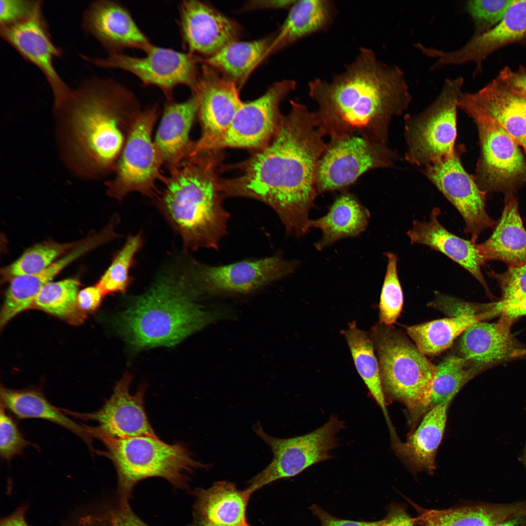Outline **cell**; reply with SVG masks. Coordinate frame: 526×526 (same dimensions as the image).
I'll list each match as a JSON object with an SVG mask.
<instances>
[{"label":"cell","instance_id":"obj_6","mask_svg":"<svg viewBox=\"0 0 526 526\" xmlns=\"http://www.w3.org/2000/svg\"><path fill=\"white\" fill-rule=\"evenodd\" d=\"M91 434L104 444L106 450L98 452L107 457L115 467L123 502L128 503L133 487L142 480L162 477L176 488H187L193 472L210 466L196 459L180 442L169 444L159 437L148 436L115 438L93 430Z\"/></svg>","mask_w":526,"mask_h":526},{"label":"cell","instance_id":"obj_58","mask_svg":"<svg viewBox=\"0 0 526 526\" xmlns=\"http://www.w3.org/2000/svg\"><path fill=\"white\" fill-rule=\"evenodd\" d=\"M193 526H226L220 525H215L211 523H208L204 521L198 520L195 524Z\"/></svg>","mask_w":526,"mask_h":526},{"label":"cell","instance_id":"obj_13","mask_svg":"<svg viewBox=\"0 0 526 526\" xmlns=\"http://www.w3.org/2000/svg\"><path fill=\"white\" fill-rule=\"evenodd\" d=\"M398 159L387 144L359 135L330 140L317 169V194L345 188L366 172L393 167Z\"/></svg>","mask_w":526,"mask_h":526},{"label":"cell","instance_id":"obj_31","mask_svg":"<svg viewBox=\"0 0 526 526\" xmlns=\"http://www.w3.org/2000/svg\"><path fill=\"white\" fill-rule=\"evenodd\" d=\"M478 247L485 262L499 260L508 267L526 263V230L514 199H507L491 235Z\"/></svg>","mask_w":526,"mask_h":526},{"label":"cell","instance_id":"obj_38","mask_svg":"<svg viewBox=\"0 0 526 526\" xmlns=\"http://www.w3.org/2000/svg\"><path fill=\"white\" fill-rule=\"evenodd\" d=\"M79 284L77 280L71 278L49 282L39 292L32 307L71 323H79L85 316L77 304Z\"/></svg>","mask_w":526,"mask_h":526},{"label":"cell","instance_id":"obj_48","mask_svg":"<svg viewBox=\"0 0 526 526\" xmlns=\"http://www.w3.org/2000/svg\"><path fill=\"white\" fill-rule=\"evenodd\" d=\"M434 303L451 317L476 315L495 309L494 307L487 311L482 310L485 305L473 304L444 295L437 296Z\"/></svg>","mask_w":526,"mask_h":526},{"label":"cell","instance_id":"obj_10","mask_svg":"<svg viewBox=\"0 0 526 526\" xmlns=\"http://www.w3.org/2000/svg\"><path fill=\"white\" fill-rule=\"evenodd\" d=\"M158 113L155 104L136 115L114 170L115 176L107 183L110 196L120 201L132 192L157 197L156 183L166 180L161 173L163 164L152 139Z\"/></svg>","mask_w":526,"mask_h":526},{"label":"cell","instance_id":"obj_26","mask_svg":"<svg viewBox=\"0 0 526 526\" xmlns=\"http://www.w3.org/2000/svg\"><path fill=\"white\" fill-rule=\"evenodd\" d=\"M466 106L489 113L522 147L526 154V120L513 92L497 76L475 93L462 92L458 108Z\"/></svg>","mask_w":526,"mask_h":526},{"label":"cell","instance_id":"obj_4","mask_svg":"<svg viewBox=\"0 0 526 526\" xmlns=\"http://www.w3.org/2000/svg\"><path fill=\"white\" fill-rule=\"evenodd\" d=\"M219 152L187 157L169 170L165 187L156 197L159 209L188 249H218L226 234L229 214L222 206L218 188Z\"/></svg>","mask_w":526,"mask_h":526},{"label":"cell","instance_id":"obj_40","mask_svg":"<svg viewBox=\"0 0 526 526\" xmlns=\"http://www.w3.org/2000/svg\"><path fill=\"white\" fill-rule=\"evenodd\" d=\"M143 243V239L140 234L128 237L124 245L116 254L112 263L96 284L104 296L126 292L131 282L130 270L135 255L141 248Z\"/></svg>","mask_w":526,"mask_h":526},{"label":"cell","instance_id":"obj_34","mask_svg":"<svg viewBox=\"0 0 526 526\" xmlns=\"http://www.w3.org/2000/svg\"><path fill=\"white\" fill-rule=\"evenodd\" d=\"M0 396V403L19 419H42L60 425L79 437L94 450L87 426L81 425L67 417L41 392L34 389L12 390L1 386Z\"/></svg>","mask_w":526,"mask_h":526},{"label":"cell","instance_id":"obj_2","mask_svg":"<svg viewBox=\"0 0 526 526\" xmlns=\"http://www.w3.org/2000/svg\"><path fill=\"white\" fill-rule=\"evenodd\" d=\"M308 94L317 103L319 126L331 140L359 135L387 144L391 121L412 96L403 71L361 47L354 60L331 80L315 78Z\"/></svg>","mask_w":526,"mask_h":526},{"label":"cell","instance_id":"obj_22","mask_svg":"<svg viewBox=\"0 0 526 526\" xmlns=\"http://www.w3.org/2000/svg\"><path fill=\"white\" fill-rule=\"evenodd\" d=\"M82 26L109 54L122 52L128 48L144 52L152 44L129 9L118 1L93 2L84 13Z\"/></svg>","mask_w":526,"mask_h":526},{"label":"cell","instance_id":"obj_43","mask_svg":"<svg viewBox=\"0 0 526 526\" xmlns=\"http://www.w3.org/2000/svg\"><path fill=\"white\" fill-rule=\"evenodd\" d=\"M72 526H149L131 510L128 503L89 508L75 517Z\"/></svg>","mask_w":526,"mask_h":526},{"label":"cell","instance_id":"obj_9","mask_svg":"<svg viewBox=\"0 0 526 526\" xmlns=\"http://www.w3.org/2000/svg\"><path fill=\"white\" fill-rule=\"evenodd\" d=\"M344 422L332 415L321 427L306 434L288 438L268 434L259 422L253 425L255 432L273 453L270 463L249 481L245 490L249 495L275 481L295 476L318 463L332 458L331 450L338 445V433Z\"/></svg>","mask_w":526,"mask_h":526},{"label":"cell","instance_id":"obj_19","mask_svg":"<svg viewBox=\"0 0 526 526\" xmlns=\"http://www.w3.org/2000/svg\"><path fill=\"white\" fill-rule=\"evenodd\" d=\"M178 9L177 24L185 52L206 58L237 40L238 25L206 2L185 0Z\"/></svg>","mask_w":526,"mask_h":526},{"label":"cell","instance_id":"obj_17","mask_svg":"<svg viewBox=\"0 0 526 526\" xmlns=\"http://www.w3.org/2000/svg\"><path fill=\"white\" fill-rule=\"evenodd\" d=\"M526 44V0H514L502 20L488 32L472 37L454 50L432 48L429 53L434 60L433 70L473 62V78L482 74L483 63L492 53L512 44Z\"/></svg>","mask_w":526,"mask_h":526},{"label":"cell","instance_id":"obj_42","mask_svg":"<svg viewBox=\"0 0 526 526\" xmlns=\"http://www.w3.org/2000/svg\"><path fill=\"white\" fill-rule=\"evenodd\" d=\"M387 263L379 303V321L390 326L400 315L403 295L397 272L398 258L392 252H386Z\"/></svg>","mask_w":526,"mask_h":526},{"label":"cell","instance_id":"obj_16","mask_svg":"<svg viewBox=\"0 0 526 526\" xmlns=\"http://www.w3.org/2000/svg\"><path fill=\"white\" fill-rule=\"evenodd\" d=\"M296 261L274 256L229 264H196L192 277L211 293L246 294L292 273Z\"/></svg>","mask_w":526,"mask_h":526},{"label":"cell","instance_id":"obj_29","mask_svg":"<svg viewBox=\"0 0 526 526\" xmlns=\"http://www.w3.org/2000/svg\"><path fill=\"white\" fill-rule=\"evenodd\" d=\"M449 405L439 404L430 409L407 441H400L394 446L413 469L429 473L435 470L436 455L445 432Z\"/></svg>","mask_w":526,"mask_h":526},{"label":"cell","instance_id":"obj_56","mask_svg":"<svg viewBox=\"0 0 526 526\" xmlns=\"http://www.w3.org/2000/svg\"><path fill=\"white\" fill-rule=\"evenodd\" d=\"M526 517L517 516L497 523L493 526H525L524 518Z\"/></svg>","mask_w":526,"mask_h":526},{"label":"cell","instance_id":"obj_49","mask_svg":"<svg viewBox=\"0 0 526 526\" xmlns=\"http://www.w3.org/2000/svg\"><path fill=\"white\" fill-rule=\"evenodd\" d=\"M497 77L505 83L513 92L526 99V68L520 66L513 70L506 66L499 73Z\"/></svg>","mask_w":526,"mask_h":526},{"label":"cell","instance_id":"obj_47","mask_svg":"<svg viewBox=\"0 0 526 526\" xmlns=\"http://www.w3.org/2000/svg\"><path fill=\"white\" fill-rule=\"evenodd\" d=\"M0 26L20 22L33 15L41 7L40 0H0Z\"/></svg>","mask_w":526,"mask_h":526},{"label":"cell","instance_id":"obj_41","mask_svg":"<svg viewBox=\"0 0 526 526\" xmlns=\"http://www.w3.org/2000/svg\"><path fill=\"white\" fill-rule=\"evenodd\" d=\"M71 244L43 242L26 250L3 270L5 276L11 279L18 276L37 273L49 266L58 256L71 248Z\"/></svg>","mask_w":526,"mask_h":526},{"label":"cell","instance_id":"obj_18","mask_svg":"<svg viewBox=\"0 0 526 526\" xmlns=\"http://www.w3.org/2000/svg\"><path fill=\"white\" fill-rule=\"evenodd\" d=\"M132 376L125 374L116 382L113 393L103 406L91 413L62 410L65 413L98 424L91 427L95 431L115 438L148 436L158 437L149 422L144 404L145 388L141 386L134 394L130 392Z\"/></svg>","mask_w":526,"mask_h":526},{"label":"cell","instance_id":"obj_36","mask_svg":"<svg viewBox=\"0 0 526 526\" xmlns=\"http://www.w3.org/2000/svg\"><path fill=\"white\" fill-rule=\"evenodd\" d=\"M343 334L350 348L357 371L370 394L381 408L389 429L393 428L381 379L378 359L370 334L359 329L355 322L349 324Z\"/></svg>","mask_w":526,"mask_h":526},{"label":"cell","instance_id":"obj_35","mask_svg":"<svg viewBox=\"0 0 526 526\" xmlns=\"http://www.w3.org/2000/svg\"><path fill=\"white\" fill-rule=\"evenodd\" d=\"M497 314L495 310L470 316L433 320L406 327L418 349L425 355H436L448 348L472 324Z\"/></svg>","mask_w":526,"mask_h":526},{"label":"cell","instance_id":"obj_51","mask_svg":"<svg viewBox=\"0 0 526 526\" xmlns=\"http://www.w3.org/2000/svg\"><path fill=\"white\" fill-rule=\"evenodd\" d=\"M314 515L319 520L321 526H380V521L376 522L355 521L335 517L316 505L311 507Z\"/></svg>","mask_w":526,"mask_h":526},{"label":"cell","instance_id":"obj_55","mask_svg":"<svg viewBox=\"0 0 526 526\" xmlns=\"http://www.w3.org/2000/svg\"><path fill=\"white\" fill-rule=\"evenodd\" d=\"M294 0H262L252 1L251 8H289L295 2Z\"/></svg>","mask_w":526,"mask_h":526},{"label":"cell","instance_id":"obj_3","mask_svg":"<svg viewBox=\"0 0 526 526\" xmlns=\"http://www.w3.org/2000/svg\"><path fill=\"white\" fill-rule=\"evenodd\" d=\"M135 94L110 78L93 77L56 111L65 121L71 158L81 172L114 171L134 120L141 110Z\"/></svg>","mask_w":526,"mask_h":526},{"label":"cell","instance_id":"obj_39","mask_svg":"<svg viewBox=\"0 0 526 526\" xmlns=\"http://www.w3.org/2000/svg\"><path fill=\"white\" fill-rule=\"evenodd\" d=\"M463 357L450 356L437 366L432 382L429 408L450 403L463 386L470 379L475 370L468 368Z\"/></svg>","mask_w":526,"mask_h":526},{"label":"cell","instance_id":"obj_59","mask_svg":"<svg viewBox=\"0 0 526 526\" xmlns=\"http://www.w3.org/2000/svg\"><path fill=\"white\" fill-rule=\"evenodd\" d=\"M523 459L524 463L525 464V465H526V447H525V450H524V452Z\"/></svg>","mask_w":526,"mask_h":526},{"label":"cell","instance_id":"obj_15","mask_svg":"<svg viewBox=\"0 0 526 526\" xmlns=\"http://www.w3.org/2000/svg\"><path fill=\"white\" fill-rule=\"evenodd\" d=\"M460 109L473 119L478 128L481 149L478 179L495 186L509 184L521 177L526 166L515 140L486 112L470 106Z\"/></svg>","mask_w":526,"mask_h":526},{"label":"cell","instance_id":"obj_12","mask_svg":"<svg viewBox=\"0 0 526 526\" xmlns=\"http://www.w3.org/2000/svg\"><path fill=\"white\" fill-rule=\"evenodd\" d=\"M144 53L145 55L140 57L123 52L109 54L104 58L81 56L97 67L120 69L132 74L143 85L159 88L168 101L173 100V92L177 86H185L193 91L199 73L198 57L153 44Z\"/></svg>","mask_w":526,"mask_h":526},{"label":"cell","instance_id":"obj_20","mask_svg":"<svg viewBox=\"0 0 526 526\" xmlns=\"http://www.w3.org/2000/svg\"><path fill=\"white\" fill-rule=\"evenodd\" d=\"M0 35L26 60L44 75L52 90L54 107H59L71 91L55 68V58L61 50L51 41L41 14V7L28 19L17 24L0 26Z\"/></svg>","mask_w":526,"mask_h":526},{"label":"cell","instance_id":"obj_50","mask_svg":"<svg viewBox=\"0 0 526 526\" xmlns=\"http://www.w3.org/2000/svg\"><path fill=\"white\" fill-rule=\"evenodd\" d=\"M104 296L99 287L95 285L86 287L78 292L77 304L84 314L95 311L101 304Z\"/></svg>","mask_w":526,"mask_h":526},{"label":"cell","instance_id":"obj_1","mask_svg":"<svg viewBox=\"0 0 526 526\" xmlns=\"http://www.w3.org/2000/svg\"><path fill=\"white\" fill-rule=\"evenodd\" d=\"M270 142L238 165L239 174L219 179L223 198L256 199L276 212L288 235L300 238L310 229L309 213L318 195L319 162L328 143L315 112L290 101Z\"/></svg>","mask_w":526,"mask_h":526},{"label":"cell","instance_id":"obj_21","mask_svg":"<svg viewBox=\"0 0 526 526\" xmlns=\"http://www.w3.org/2000/svg\"><path fill=\"white\" fill-rule=\"evenodd\" d=\"M192 94L198 100L197 115L202 128L198 143L224 132L243 103L235 81L203 63Z\"/></svg>","mask_w":526,"mask_h":526},{"label":"cell","instance_id":"obj_53","mask_svg":"<svg viewBox=\"0 0 526 526\" xmlns=\"http://www.w3.org/2000/svg\"><path fill=\"white\" fill-rule=\"evenodd\" d=\"M499 314L512 321L518 318L526 316V296L513 301L495 303Z\"/></svg>","mask_w":526,"mask_h":526},{"label":"cell","instance_id":"obj_14","mask_svg":"<svg viewBox=\"0 0 526 526\" xmlns=\"http://www.w3.org/2000/svg\"><path fill=\"white\" fill-rule=\"evenodd\" d=\"M464 146H456L451 156L428 165L422 171L462 216L465 232L475 243L481 232L496 224L485 209V192L465 169L461 157Z\"/></svg>","mask_w":526,"mask_h":526},{"label":"cell","instance_id":"obj_45","mask_svg":"<svg viewBox=\"0 0 526 526\" xmlns=\"http://www.w3.org/2000/svg\"><path fill=\"white\" fill-rule=\"evenodd\" d=\"M0 403V453L4 459L10 461L20 454L31 443L23 436L15 421Z\"/></svg>","mask_w":526,"mask_h":526},{"label":"cell","instance_id":"obj_30","mask_svg":"<svg viewBox=\"0 0 526 526\" xmlns=\"http://www.w3.org/2000/svg\"><path fill=\"white\" fill-rule=\"evenodd\" d=\"M289 9L265 56L307 37L327 30L337 13L335 4L330 0H296Z\"/></svg>","mask_w":526,"mask_h":526},{"label":"cell","instance_id":"obj_46","mask_svg":"<svg viewBox=\"0 0 526 526\" xmlns=\"http://www.w3.org/2000/svg\"><path fill=\"white\" fill-rule=\"evenodd\" d=\"M496 278L502 290L501 302L515 301L526 296V263L509 266Z\"/></svg>","mask_w":526,"mask_h":526},{"label":"cell","instance_id":"obj_11","mask_svg":"<svg viewBox=\"0 0 526 526\" xmlns=\"http://www.w3.org/2000/svg\"><path fill=\"white\" fill-rule=\"evenodd\" d=\"M296 82L284 79L273 84L262 96L243 103L230 126L221 135L203 143L194 142L192 154L241 148L259 150L266 146L275 133L282 115V100L296 88Z\"/></svg>","mask_w":526,"mask_h":526},{"label":"cell","instance_id":"obj_28","mask_svg":"<svg viewBox=\"0 0 526 526\" xmlns=\"http://www.w3.org/2000/svg\"><path fill=\"white\" fill-rule=\"evenodd\" d=\"M410 502L417 513L418 526H493L517 517H526V502L511 504H481L447 509L424 508Z\"/></svg>","mask_w":526,"mask_h":526},{"label":"cell","instance_id":"obj_32","mask_svg":"<svg viewBox=\"0 0 526 526\" xmlns=\"http://www.w3.org/2000/svg\"><path fill=\"white\" fill-rule=\"evenodd\" d=\"M370 218L369 211L353 195H339L322 217L311 220L310 227L320 230L322 236L315 244L321 250L344 238L357 237L365 231Z\"/></svg>","mask_w":526,"mask_h":526},{"label":"cell","instance_id":"obj_54","mask_svg":"<svg viewBox=\"0 0 526 526\" xmlns=\"http://www.w3.org/2000/svg\"><path fill=\"white\" fill-rule=\"evenodd\" d=\"M28 506L23 504L0 520V526H30L26 518Z\"/></svg>","mask_w":526,"mask_h":526},{"label":"cell","instance_id":"obj_5","mask_svg":"<svg viewBox=\"0 0 526 526\" xmlns=\"http://www.w3.org/2000/svg\"><path fill=\"white\" fill-rule=\"evenodd\" d=\"M189 282L185 275L161 278L121 313L118 325L132 346H173L215 319L192 300Z\"/></svg>","mask_w":526,"mask_h":526},{"label":"cell","instance_id":"obj_37","mask_svg":"<svg viewBox=\"0 0 526 526\" xmlns=\"http://www.w3.org/2000/svg\"><path fill=\"white\" fill-rule=\"evenodd\" d=\"M274 38L266 37L249 41L236 40L209 57H198V60L224 72L236 82L242 81L265 57Z\"/></svg>","mask_w":526,"mask_h":526},{"label":"cell","instance_id":"obj_52","mask_svg":"<svg viewBox=\"0 0 526 526\" xmlns=\"http://www.w3.org/2000/svg\"><path fill=\"white\" fill-rule=\"evenodd\" d=\"M414 518L408 513L405 507L400 504L391 505L385 518L380 520V526H415Z\"/></svg>","mask_w":526,"mask_h":526},{"label":"cell","instance_id":"obj_33","mask_svg":"<svg viewBox=\"0 0 526 526\" xmlns=\"http://www.w3.org/2000/svg\"><path fill=\"white\" fill-rule=\"evenodd\" d=\"M195 492L198 520L226 526H250L246 510L250 496L245 490H240L234 484L221 481Z\"/></svg>","mask_w":526,"mask_h":526},{"label":"cell","instance_id":"obj_24","mask_svg":"<svg viewBox=\"0 0 526 526\" xmlns=\"http://www.w3.org/2000/svg\"><path fill=\"white\" fill-rule=\"evenodd\" d=\"M440 213V209L435 208L428 220L413 222L407 232L411 243L424 245L443 253L468 271L487 289L481 271L485 262L478 244L447 229L438 220Z\"/></svg>","mask_w":526,"mask_h":526},{"label":"cell","instance_id":"obj_25","mask_svg":"<svg viewBox=\"0 0 526 526\" xmlns=\"http://www.w3.org/2000/svg\"><path fill=\"white\" fill-rule=\"evenodd\" d=\"M198 100L192 94L185 101H167L154 139L163 165L169 170L186 158L191 152L194 141L189 132L197 115Z\"/></svg>","mask_w":526,"mask_h":526},{"label":"cell","instance_id":"obj_23","mask_svg":"<svg viewBox=\"0 0 526 526\" xmlns=\"http://www.w3.org/2000/svg\"><path fill=\"white\" fill-rule=\"evenodd\" d=\"M113 237L112 231L106 228L97 235L75 246L70 252L41 271L12 279L1 309L0 328L4 327L19 313L32 307L34 301L42 288L51 282L69 263Z\"/></svg>","mask_w":526,"mask_h":526},{"label":"cell","instance_id":"obj_44","mask_svg":"<svg viewBox=\"0 0 526 526\" xmlns=\"http://www.w3.org/2000/svg\"><path fill=\"white\" fill-rule=\"evenodd\" d=\"M514 0H471L466 1L465 9L472 20V36L486 33L503 19Z\"/></svg>","mask_w":526,"mask_h":526},{"label":"cell","instance_id":"obj_7","mask_svg":"<svg viewBox=\"0 0 526 526\" xmlns=\"http://www.w3.org/2000/svg\"><path fill=\"white\" fill-rule=\"evenodd\" d=\"M381 324L373 327L370 335L377 352L385 396L404 404L413 424L430 409L436 366L415 345Z\"/></svg>","mask_w":526,"mask_h":526},{"label":"cell","instance_id":"obj_8","mask_svg":"<svg viewBox=\"0 0 526 526\" xmlns=\"http://www.w3.org/2000/svg\"><path fill=\"white\" fill-rule=\"evenodd\" d=\"M464 79L447 78L433 102L421 113L405 116V159L423 167L455 151L457 110Z\"/></svg>","mask_w":526,"mask_h":526},{"label":"cell","instance_id":"obj_27","mask_svg":"<svg viewBox=\"0 0 526 526\" xmlns=\"http://www.w3.org/2000/svg\"><path fill=\"white\" fill-rule=\"evenodd\" d=\"M511 322L502 316L497 322L482 320L470 326L460 338L463 357L475 367L490 364L511 357L516 350L510 330Z\"/></svg>","mask_w":526,"mask_h":526},{"label":"cell","instance_id":"obj_57","mask_svg":"<svg viewBox=\"0 0 526 526\" xmlns=\"http://www.w3.org/2000/svg\"><path fill=\"white\" fill-rule=\"evenodd\" d=\"M513 93L515 101L526 120V99L518 95L514 92Z\"/></svg>","mask_w":526,"mask_h":526}]
</instances>
